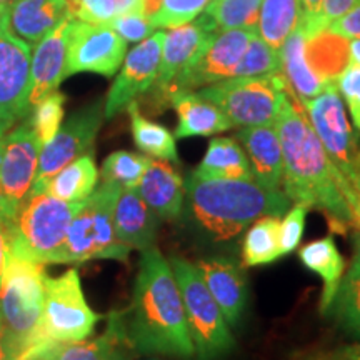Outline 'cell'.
<instances>
[{"label":"cell","mask_w":360,"mask_h":360,"mask_svg":"<svg viewBox=\"0 0 360 360\" xmlns=\"http://www.w3.org/2000/svg\"><path fill=\"white\" fill-rule=\"evenodd\" d=\"M274 127L283 155V193L292 204L321 210L332 232L347 233L354 227L352 193L332 165L302 102L290 87Z\"/></svg>","instance_id":"cell-1"},{"label":"cell","mask_w":360,"mask_h":360,"mask_svg":"<svg viewBox=\"0 0 360 360\" xmlns=\"http://www.w3.org/2000/svg\"><path fill=\"white\" fill-rule=\"evenodd\" d=\"M119 319L129 347L137 354L195 357L172 267L157 247L141 252L132 302Z\"/></svg>","instance_id":"cell-2"},{"label":"cell","mask_w":360,"mask_h":360,"mask_svg":"<svg viewBox=\"0 0 360 360\" xmlns=\"http://www.w3.org/2000/svg\"><path fill=\"white\" fill-rule=\"evenodd\" d=\"M184 184L188 217L215 242L231 240L265 215L282 217L292 204L282 191L255 180L202 179L192 172Z\"/></svg>","instance_id":"cell-3"},{"label":"cell","mask_w":360,"mask_h":360,"mask_svg":"<svg viewBox=\"0 0 360 360\" xmlns=\"http://www.w3.org/2000/svg\"><path fill=\"white\" fill-rule=\"evenodd\" d=\"M45 265L8 254L0 283V323L13 360H37L49 347L40 334Z\"/></svg>","instance_id":"cell-4"},{"label":"cell","mask_w":360,"mask_h":360,"mask_svg":"<svg viewBox=\"0 0 360 360\" xmlns=\"http://www.w3.org/2000/svg\"><path fill=\"white\" fill-rule=\"evenodd\" d=\"M122 187L102 182L72 219L56 264H84L96 259L127 262L130 249L120 244L114 229V207Z\"/></svg>","instance_id":"cell-5"},{"label":"cell","mask_w":360,"mask_h":360,"mask_svg":"<svg viewBox=\"0 0 360 360\" xmlns=\"http://www.w3.org/2000/svg\"><path fill=\"white\" fill-rule=\"evenodd\" d=\"M84 202H65L47 192L29 193L11 222L8 254L37 264H56L72 219Z\"/></svg>","instance_id":"cell-6"},{"label":"cell","mask_w":360,"mask_h":360,"mask_svg":"<svg viewBox=\"0 0 360 360\" xmlns=\"http://www.w3.org/2000/svg\"><path fill=\"white\" fill-rule=\"evenodd\" d=\"M169 264L182 295L195 357L199 360L224 359L236 349V339L219 304L207 289L199 269L177 255L170 257Z\"/></svg>","instance_id":"cell-7"},{"label":"cell","mask_w":360,"mask_h":360,"mask_svg":"<svg viewBox=\"0 0 360 360\" xmlns=\"http://www.w3.org/2000/svg\"><path fill=\"white\" fill-rule=\"evenodd\" d=\"M287 89L289 84L278 70L257 77H232L195 92L219 107L233 127H257L276 122Z\"/></svg>","instance_id":"cell-8"},{"label":"cell","mask_w":360,"mask_h":360,"mask_svg":"<svg viewBox=\"0 0 360 360\" xmlns=\"http://www.w3.org/2000/svg\"><path fill=\"white\" fill-rule=\"evenodd\" d=\"M302 107L332 165L352 193L355 215L360 209V146L337 85L327 87L317 97L302 101Z\"/></svg>","instance_id":"cell-9"},{"label":"cell","mask_w":360,"mask_h":360,"mask_svg":"<svg viewBox=\"0 0 360 360\" xmlns=\"http://www.w3.org/2000/svg\"><path fill=\"white\" fill-rule=\"evenodd\" d=\"M101 315L94 312L85 300L77 269L45 281L44 312L40 334L45 344L79 342L92 335Z\"/></svg>","instance_id":"cell-10"},{"label":"cell","mask_w":360,"mask_h":360,"mask_svg":"<svg viewBox=\"0 0 360 360\" xmlns=\"http://www.w3.org/2000/svg\"><path fill=\"white\" fill-rule=\"evenodd\" d=\"M103 119V101L101 98L75 110L60 125L52 141L40 148L37 174L29 193L40 192L58 170L79 157L90 154Z\"/></svg>","instance_id":"cell-11"},{"label":"cell","mask_w":360,"mask_h":360,"mask_svg":"<svg viewBox=\"0 0 360 360\" xmlns=\"http://www.w3.org/2000/svg\"><path fill=\"white\" fill-rule=\"evenodd\" d=\"M40 143L29 120L4 135V155L0 162V214L12 222L29 197L37 174Z\"/></svg>","instance_id":"cell-12"},{"label":"cell","mask_w":360,"mask_h":360,"mask_svg":"<svg viewBox=\"0 0 360 360\" xmlns=\"http://www.w3.org/2000/svg\"><path fill=\"white\" fill-rule=\"evenodd\" d=\"M127 42L109 25L72 19L67 42L65 77L75 74H98L112 77L122 65Z\"/></svg>","instance_id":"cell-13"},{"label":"cell","mask_w":360,"mask_h":360,"mask_svg":"<svg viewBox=\"0 0 360 360\" xmlns=\"http://www.w3.org/2000/svg\"><path fill=\"white\" fill-rule=\"evenodd\" d=\"M30 60L29 44L11 30L0 32V132L4 135L30 114Z\"/></svg>","instance_id":"cell-14"},{"label":"cell","mask_w":360,"mask_h":360,"mask_svg":"<svg viewBox=\"0 0 360 360\" xmlns=\"http://www.w3.org/2000/svg\"><path fill=\"white\" fill-rule=\"evenodd\" d=\"M255 34L257 32L247 29L222 30L215 34L200 56L174 80L167 92V101L177 90H199L232 79Z\"/></svg>","instance_id":"cell-15"},{"label":"cell","mask_w":360,"mask_h":360,"mask_svg":"<svg viewBox=\"0 0 360 360\" xmlns=\"http://www.w3.org/2000/svg\"><path fill=\"white\" fill-rule=\"evenodd\" d=\"M162 42L164 32H155L142 42H139L120 65V74L109 89L105 102H103V117L112 119L127 109L130 102L147 92L155 84L159 75Z\"/></svg>","instance_id":"cell-16"},{"label":"cell","mask_w":360,"mask_h":360,"mask_svg":"<svg viewBox=\"0 0 360 360\" xmlns=\"http://www.w3.org/2000/svg\"><path fill=\"white\" fill-rule=\"evenodd\" d=\"M215 34L217 29L205 13L188 24L174 27L164 32L159 75L154 84L157 85V94L162 98H167V92L174 80L200 56Z\"/></svg>","instance_id":"cell-17"},{"label":"cell","mask_w":360,"mask_h":360,"mask_svg":"<svg viewBox=\"0 0 360 360\" xmlns=\"http://www.w3.org/2000/svg\"><path fill=\"white\" fill-rule=\"evenodd\" d=\"M70 22L72 17H67L34 47L30 60V110L44 97L58 90L65 79Z\"/></svg>","instance_id":"cell-18"},{"label":"cell","mask_w":360,"mask_h":360,"mask_svg":"<svg viewBox=\"0 0 360 360\" xmlns=\"http://www.w3.org/2000/svg\"><path fill=\"white\" fill-rule=\"evenodd\" d=\"M195 265L225 321L231 327H237L249 300V287L242 269L224 257L202 259Z\"/></svg>","instance_id":"cell-19"},{"label":"cell","mask_w":360,"mask_h":360,"mask_svg":"<svg viewBox=\"0 0 360 360\" xmlns=\"http://www.w3.org/2000/svg\"><path fill=\"white\" fill-rule=\"evenodd\" d=\"M160 219L146 204L137 188H122L114 207V229L120 244L130 250L155 247Z\"/></svg>","instance_id":"cell-20"},{"label":"cell","mask_w":360,"mask_h":360,"mask_svg":"<svg viewBox=\"0 0 360 360\" xmlns=\"http://www.w3.org/2000/svg\"><path fill=\"white\" fill-rule=\"evenodd\" d=\"M237 141L245 148L255 182L269 191H282L283 155L274 124L242 127Z\"/></svg>","instance_id":"cell-21"},{"label":"cell","mask_w":360,"mask_h":360,"mask_svg":"<svg viewBox=\"0 0 360 360\" xmlns=\"http://www.w3.org/2000/svg\"><path fill=\"white\" fill-rule=\"evenodd\" d=\"M137 191L160 220H175L186 204V184L167 160H152Z\"/></svg>","instance_id":"cell-22"},{"label":"cell","mask_w":360,"mask_h":360,"mask_svg":"<svg viewBox=\"0 0 360 360\" xmlns=\"http://www.w3.org/2000/svg\"><path fill=\"white\" fill-rule=\"evenodd\" d=\"M67 17L72 15L65 0L8 2V29L32 49Z\"/></svg>","instance_id":"cell-23"},{"label":"cell","mask_w":360,"mask_h":360,"mask_svg":"<svg viewBox=\"0 0 360 360\" xmlns=\"http://www.w3.org/2000/svg\"><path fill=\"white\" fill-rule=\"evenodd\" d=\"M169 103L179 115L177 139L209 137L233 127L219 107L202 98L195 90H177L169 97Z\"/></svg>","instance_id":"cell-24"},{"label":"cell","mask_w":360,"mask_h":360,"mask_svg":"<svg viewBox=\"0 0 360 360\" xmlns=\"http://www.w3.org/2000/svg\"><path fill=\"white\" fill-rule=\"evenodd\" d=\"M130 349L120 322L119 314L109 317V326L96 339L79 342H57L49 345L37 360H115L122 350Z\"/></svg>","instance_id":"cell-25"},{"label":"cell","mask_w":360,"mask_h":360,"mask_svg":"<svg viewBox=\"0 0 360 360\" xmlns=\"http://www.w3.org/2000/svg\"><path fill=\"white\" fill-rule=\"evenodd\" d=\"M305 39L307 35L299 25L278 51L282 75L300 102L317 97L327 87H330L310 67L307 57H305Z\"/></svg>","instance_id":"cell-26"},{"label":"cell","mask_w":360,"mask_h":360,"mask_svg":"<svg viewBox=\"0 0 360 360\" xmlns=\"http://www.w3.org/2000/svg\"><path fill=\"white\" fill-rule=\"evenodd\" d=\"M299 259L310 272L317 274L323 282L321 310L326 315L337 292V287L344 277L345 262L337 249L334 237L328 236L319 240L309 242L299 249Z\"/></svg>","instance_id":"cell-27"},{"label":"cell","mask_w":360,"mask_h":360,"mask_svg":"<svg viewBox=\"0 0 360 360\" xmlns=\"http://www.w3.org/2000/svg\"><path fill=\"white\" fill-rule=\"evenodd\" d=\"M193 174L202 179L254 180L245 150L236 139L215 137L210 141L204 159Z\"/></svg>","instance_id":"cell-28"},{"label":"cell","mask_w":360,"mask_h":360,"mask_svg":"<svg viewBox=\"0 0 360 360\" xmlns=\"http://www.w3.org/2000/svg\"><path fill=\"white\" fill-rule=\"evenodd\" d=\"M305 57L323 82L337 85L342 72L350 65L349 40L326 29L305 39Z\"/></svg>","instance_id":"cell-29"},{"label":"cell","mask_w":360,"mask_h":360,"mask_svg":"<svg viewBox=\"0 0 360 360\" xmlns=\"http://www.w3.org/2000/svg\"><path fill=\"white\" fill-rule=\"evenodd\" d=\"M326 315L335 319L340 330L360 342V236L355 233V250L347 272L337 287V292Z\"/></svg>","instance_id":"cell-30"},{"label":"cell","mask_w":360,"mask_h":360,"mask_svg":"<svg viewBox=\"0 0 360 360\" xmlns=\"http://www.w3.org/2000/svg\"><path fill=\"white\" fill-rule=\"evenodd\" d=\"M97 184L98 170L90 152L58 170L40 192H47L65 202H84L96 191Z\"/></svg>","instance_id":"cell-31"},{"label":"cell","mask_w":360,"mask_h":360,"mask_svg":"<svg viewBox=\"0 0 360 360\" xmlns=\"http://www.w3.org/2000/svg\"><path fill=\"white\" fill-rule=\"evenodd\" d=\"M302 20L300 0H262L259 11L257 35L276 51L285 42Z\"/></svg>","instance_id":"cell-32"},{"label":"cell","mask_w":360,"mask_h":360,"mask_svg":"<svg viewBox=\"0 0 360 360\" xmlns=\"http://www.w3.org/2000/svg\"><path fill=\"white\" fill-rule=\"evenodd\" d=\"M283 257L281 247V219L265 215L250 225L242 245V260L247 267L272 264Z\"/></svg>","instance_id":"cell-33"},{"label":"cell","mask_w":360,"mask_h":360,"mask_svg":"<svg viewBox=\"0 0 360 360\" xmlns=\"http://www.w3.org/2000/svg\"><path fill=\"white\" fill-rule=\"evenodd\" d=\"M127 110L135 146L148 157L179 164L177 143H175V137L169 132V129L143 117L135 101L129 103Z\"/></svg>","instance_id":"cell-34"},{"label":"cell","mask_w":360,"mask_h":360,"mask_svg":"<svg viewBox=\"0 0 360 360\" xmlns=\"http://www.w3.org/2000/svg\"><path fill=\"white\" fill-rule=\"evenodd\" d=\"M260 0H212L205 15L217 32L232 29H247L257 32Z\"/></svg>","instance_id":"cell-35"},{"label":"cell","mask_w":360,"mask_h":360,"mask_svg":"<svg viewBox=\"0 0 360 360\" xmlns=\"http://www.w3.org/2000/svg\"><path fill=\"white\" fill-rule=\"evenodd\" d=\"M212 0H143V13L155 27L174 29L195 20Z\"/></svg>","instance_id":"cell-36"},{"label":"cell","mask_w":360,"mask_h":360,"mask_svg":"<svg viewBox=\"0 0 360 360\" xmlns=\"http://www.w3.org/2000/svg\"><path fill=\"white\" fill-rule=\"evenodd\" d=\"M72 19L109 24L127 12H143V0H65Z\"/></svg>","instance_id":"cell-37"},{"label":"cell","mask_w":360,"mask_h":360,"mask_svg":"<svg viewBox=\"0 0 360 360\" xmlns=\"http://www.w3.org/2000/svg\"><path fill=\"white\" fill-rule=\"evenodd\" d=\"M148 164H150V157L127 150H117L103 160L101 170L102 182L117 184L122 188H137Z\"/></svg>","instance_id":"cell-38"},{"label":"cell","mask_w":360,"mask_h":360,"mask_svg":"<svg viewBox=\"0 0 360 360\" xmlns=\"http://www.w3.org/2000/svg\"><path fill=\"white\" fill-rule=\"evenodd\" d=\"M65 96L62 92L49 94L44 97L37 105L32 107L30 114L27 115L30 127L34 129L35 137L42 148L45 143H49L53 139V135L58 132L62 122H64V105H65Z\"/></svg>","instance_id":"cell-39"},{"label":"cell","mask_w":360,"mask_h":360,"mask_svg":"<svg viewBox=\"0 0 360 360\" xmlns=\"http://www.w3.org/2000/svg\"><path fill=\"white\" fill-rule=\"evenodd\" d=\"M278 70H281V53L255 34L244 57L238 62L233 77H257V75L274 74Z\"/></svg>","instance_id":"cell-40"},{"label":"cell","mask_w":360,"mask_h":360,"mask_svg":"<svg viewBox=\"0 0 360 360\" xmlns=\"http://www.w3.org/2000/svg\"><path fill=\"white\" fill-rule=\"evenodd\" d=\"M105 25H109L110 29L127 44L142 42V40L150 37L155 29L143 12H127L124 13V15L112 19L109 24Z\"/></svg>","instance_id":"cell-41"},{"label":"cell","mask_w":360,"mask_h":360,"mask_svg":"<svg viewBox=\"0 0 360 360\" xmlns=\"http://www.w3.org/2000/svg\"><path fill=\"white\" fill-rule=\"evenodd\" d=\"M359 0H322L321 7H319L317 13H315L312 19L300 22L299 25L302 27L305 35L310 37V35L326 30L332 22L344 15Z\"/></svg>","instance_id":"cell-42"},{"label":"cell","mask_w":360,"mask_h":360,"mask_svg":"<svg viewBox=\"0 0 360 360\" xmlns=\"http://www.w3.org/2000/svg\"><path fill=\"white\" fill-rule=\"evenodd\" d=\"M307 210V207L295 204L283 214V220H281V247L283 255L290 254L299 247L305 229Z\"/></svg>","instance_id":"cell-43"},{"label":"cell","mask_w":360,"mask_h":360,"mask_svg":"<svg viewBox=\"0 0 360 360\" xmlns=\"http://www.w3.org/2000/svg\"><path fill=\"white\" fill-rule=\"evenodd\" d=\"M342 101L347 103L355 129L360 135V65H349L337 80Z\"/></svg>","instance_id":"cell-44"},{"label":"cell","mask_w":360,"mask_h":360,"mask_svg":"<svg viewBox=\"0 0 360 360\" xmlns=\"http://www.w3.org/2000/svg\"><path fill=\"white\" fill-rule=\"evenodd\" d=\"M327 30L345 39H360V0L344 15L332 22Z\"/></svg>","instance_id":"cell-45"},{"label":"cell","mask_w":360,"mask_h":360,"mask_svg":"<svg viewBox=\"0 0 360 360\" xmlns=\"http://www.w3.org/2000/svg\"><path fill=\"white\" fill-rule=\"evenodd\" d=\"M8 247H11V222L0 214V283H2L4 272H6Z\"/></svg>","instance_id":"cell-46"},{"label":"cell","mask_w":360,"mask_h":360,"mask_svg":"<svg viewBox=\"0 0 360 360\" xmlns=\"http://www.w3.org/2000/svg\"><path fill=\"white\" fill-rule=\"evenodd\" d=\"M322 0H300V7H302V20H310L317 13L319 7H321Z\"/></svg>","instance_id":"cell-47"},{"label":"cell","mask_w":360,"mask_h":360,"mask_svg":"<svg viewBox=\"0 0 360 360\" xmlns=\"http://www.w3.org/2000/svg\"><path fill=\"white\" fill-rule=\"evenodd\" d=\"M350 65H360V39L349 40Z\"/></svg>","instance_id":"cell-48"},{"label":"cell","mask_w":360,"mask_h":360,"mask_svg":"<svg viewBox=\"0 0 360 360\" xmlns=\"http://www.w3.org/2000/svg\"><path fill=\"white\" fill-rule=\"evenodd\" d=\"M0 360H13L11 350H8L6 332H4L2 323H0Z\"/></svg>","instance_id":"cell-49"},{"label":"cell","mask_w":360,"mask_h":360,"mask_svg":"<svg viewBox=\"0 0 360 360\" xmlns=\"http://www.w3.org/2000/svg\"><path fill=\"white\" fill-rule=\"evenodd\" d=\"M8 29V2L0 4V32H6Z\"/></svg>","instance_id":"cell-50"},{"label":"cell","mask_w":360,"mask_h":360,"mask_svg":"<svg viewBox=\"0 0 360 360\" xmlns=\"http://www.w3.org/2000/svg\"><path fill=\"white\" fill-rule=\"evenodd\" d=\"M342 357H344V360H360V344L344 349Z\"/></svg>","instance_id":"cell-51"},{"label":"cell","mask_w":360,"mask_h":360,"mask_svg":"<svg viewBox=\"0 0 360 360\" xmlns=\"http://www.w3.org/2000/svg\"><path fill=\"white\" fill-rule=\"evenodd\" d=\"M354 229L357 231V233L360 236V209L354 215Z\"/></svg>","instance_id":"cell-52"},{"label":"cell","mask_w":360,"mask_h":360,"mask_svg":"<svg viewBox=\"0 0 360 360\" xmlns=\"http://www.w3.org/2000/svg\"><path fill=\"white\" fill-rule=\"evenodd\" d=\"M129 350H132V349H125V350H122V352L117 355L115 360H132V357H130Z\"/></svg>","instance_id":"cell-53"},{"label":"cell","mask_w":360,"mask_h":360,"mask_svg":"<svg viewBox=\"0 0 360 360\" xmlns=\"http://www.w3.org/2000/svg\"><path fill=\"white\" fill-rule=\"evenodd\" d=\"M2 155H4V137H0V162H2Z\"/></svg>","instance_id":"cell-54"},{"label":"cell","mask_w":360,"mask_h":360,"mask_svg":"<svg viewBox=\"0 0 360 360\" xmlns=\"http://www.w3.org/2000/svg\"><path fill=\"white\" fill-rule=\"evenodd\" d=\"M2 2H12V0H0V4H2Z\"/></svg>","instance_id":"cell-55"},{"label":"cell","mask_w":360,"mask_h":360,"mask_svg":"<svg viewBox=\"0 0 360 360\" xmlns=\"http://www.w3.org/2000/svg\"><path fill=\"white\" fill-rule=\"evenodd\" d=\"M0 137H4V134H2V132H0Z\"/></svg>","instance_id":"cell-56"},{"label":"cell","mask_w":360,"mask_h":360,"mask_svg":"<svg viewBox=\"0 0 360 360\" xmlns=\"http://www.w3.org/2000/svg\"><path fill=\"white\" fill-rule=\"evenodd\" d=\"M148 360H159V359H148Z\"/></svg>","instance_id":"cell-57"},{"label":"cell","mask_w":360,"mask_h":360,"mask_svg":"<svg viewBox=\"0 0 360 360\" xmlns=\"http://www.w3.org/2000/svg\"><path fill=\"white\" fill-rule=\"evenodd\" d=\"M260 2H262V0H260Z\"/></svg>","instance_id":"cell-58"}]
</instances>
